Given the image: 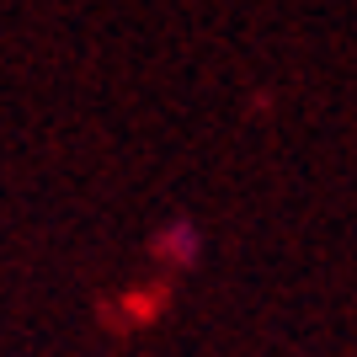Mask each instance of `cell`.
Segmentation results:
<instances>
[{"instance_id": "cell-1", "label": "cell", "mask_w": 357, "mask_h": 357, "mask_svg": "<svg viewBox=\"0 0 357 357\" xmlns=\"http://www.w3.org/2000/svg\"><path fill=\"white\" fill-rule=\"evenodd\" d=\"M155 256H160L165 267H197V256H203V229H197L192 219L165 224L160 240H155Z\"/></svg>"}]
</instances>
